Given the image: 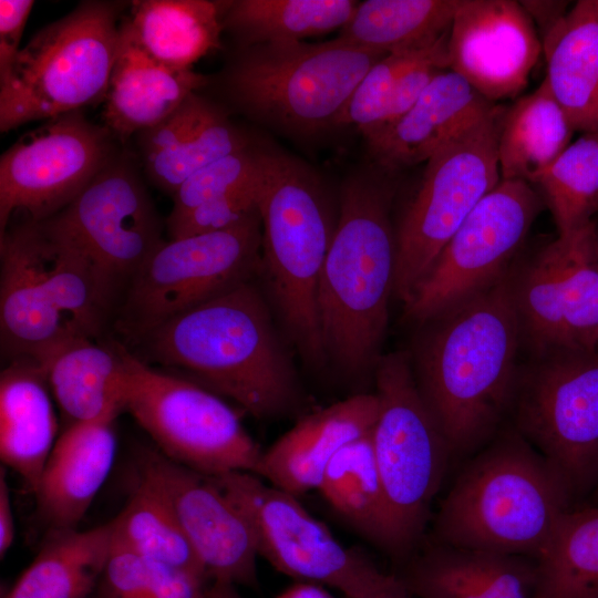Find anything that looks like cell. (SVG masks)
<instances>
[{"instance_id": "1", "label": "cell", "mask_w": 598, "mask_h": 598, "mask_svg": "<svg viewBox=\"0 0 598 598\" xmlns=\"http://www.w3.org/2000/svg\"><path fill=\"white\" fill-rule=\"evenodd\" d=\"M412 370L452 455L494 437L511 412L522 331L511 269L499 281L421 324Z\"/></svg>"}, {"instance_id": "2", "label": "cell", "mask_w": 598, "mask_h": 598, "mask_svg": "<svg viewBox=\"0 0 598 598\" xmlns=\"http://www.w3.org/2000/svg\"><path fill=\"white\" fill-rule=\"evenodd\" d=\"M130 346L144 362L183 371L258 419L281 415L299 400L292 362L252 279L166 320Z\"/></svg>"}, {"instance_id": "3", "label": "cell", "mask_w": 598, "mask_h": 598, "mask_svg": "<svg viewBox=\"0 0 598 598\" xmlns=\"http://www.w3.org/2000/svg\"><path fill=\"white\" fill-rule=\"evenodd\" d=\"M117 291L45 220L24 218L0 234L2 352L40 363L61 347L102 333Z\"/></svg>"}, {"instance_id": "4", "label": "cell", "mask_w": 598, "mask_h": 598, "mask_svg": "<svg viewBox=\"0 0 598 598\" xmlns=\"http://www.w3.org/2000/svg\"><path fill=\"white\" fill-rule=\"evenodd\" d=\"M392 192L357 176L346 183L321 271L318 307L327 360L348 374L374 369L389 320L396 266Z\"/></svg>"}, {"instance_id": "5", "label": "cell", "mask_w": 598, "mask_h": 598, "mask_svg": "<svg viewBox=\"0 0 598 598\" xmlns=\"http://www.w3.org/2000/svg\"><path fill=\"white\" fill-rule=\"evenodd\" d=\"M573 507L559 474L513 430L458 474L439 509L435 534L445 545L535 560Z\"/></svg>"}, {"instance_id": "6", "label": "cell", "mask_w": 598, "mask_h": 598, "mask_svg": "<svg viewBox=\"0 0 598 598\" xmlns=\"http://www.w3.org/2000/svg\"><path fill=\"white\" fill-rule=\"evenodd\" d=\"M259 213V271L298 353L306 363L320 367L328 360L318 291L336 228L320 184L296 159L268 153Z\"/></svg>"}, {"instance_id": "7", "label": "cell", "mask_w": 598, "mask_h": 598, "mask_svg": "<svg viewBox=\"0 0 598 598\" xmlns=\"http://www.w3.org/2000/svg\"><path fill=\"white\" fill-rule=\"evenodd\" d=\"M130 2L85 0L33 34L0 82V131L104 101Z\"/></svg>"}, {"instance_id": "8", "label": "cell", "mask_w": 598, "mask_h": 598, "mask_svg": "<svg viewBox=\"0 0 598 598\" xmlns=\"http://www.w3.org/2000/svg\"><path fill=\"white\" fill-rule=\"evenodd\" d=\"M243 49L225 73L231 101L250 116L301 133L334 126L362 78L389 54L340 38Z\"/></svg>"}, {"instance_id": "9", "label": "cell", "mask_w": 598, "mask_h": 598, "mask_svg": "<svg viewBox=\"0 0 598 598\" xmlns=\"http://www.w3.org/2000/svg\"><path fill=\"white\" fill-rule=\"evenodd\" d=\"M374 371L372 445L389 515V553L402 558L424 528L452 454L420 394L410 352L381 355Z\"/></svg>"}, {"instance_id": "10", "label": "cell", "mask_w": 598, "mask_h": 598, "mask_svg": "<svg viewBox=\"0 0 598 598\" xmlns=\"http://www.w3.org/2000/svg\"><path fill=\"white\" fill-rule=\"evenodd\" d=\"M514 430L559 474L573 503L598 487V347L563 349L520 365Z\"/></svg>"}, {"instance_id": "11", "label": "cell", "mask_w": 598, "mask_h": 598, "mask_svg": "<svg viewBox=\"0 0 598 598\" xmlns=\"http://www.w3.org/2000/svg\"><path fill=\"white\" fill-rule=\"evenodd\" d=\"M128 412L171 461L208 476L255 473L262 451L236 411L189 378L136 357L124 343Z\"/></svg>"}, {"instance_id": "12", "label": "cell", "mask_w": 598, "mask_h": 598, "mask_svg": "<svg viewBox=\"0 0 598 598\" xmlns=\"http://www.w3.org/2000/svg\"><path fill=\"white\" fill-rule=\"evenodd\" d=\"M260 213L218 231L169 238L147 258L123 290L115 328L130 343L260 270Z\"/></svg>"}, {"instance_id": "13", "label": "cell", "mask_w": 598, "mask_h": 598, "mask_svg": "<svg viewBox=\"0 0 598 598\" xmlns=\"http://www.w3.org/2000/svg\"><path fill=\"white\" fill-rule=\"evenodd\" d=\"M506 107L435 153L395 231L394 292L403 306L476 205L499 182L498 136Z\"/></svg>"}, {"instance_id": "14", "label": "cell", "mask_w": 598, "mask_h": 598, "mask_svg": "<svg viewBox=\"0 0 598 598\" xmlns=\"http://www.w3.org/2000/svg\"><path fill=\"white\" fill-rule=\"evenodd\" d=\"M246 517L262 556L299 581L329 586L347 598H370L394 577L341 545L297 499L250 472L210 476Z\"/></svg>"}, {"instance_id": "15", "label": "cell", "mask_w": 598, "mask_h": 598, "mask_svg": "<svg viewBox=\"0 0 598 598\" xmlns=\"http://www.w3.org/2000/svg\"><path fill=\"white\" fill-rule=\"evenodd\" d=\"M544 205L533 185L501 179L416 286L404 305L405 318L422 324L505 277Z\"/></svg>"}, {"instance_id": "16", "label": "cell", "mask_w": 598, "mask_h": 598, "mask_svg": "<svg viewBox=\"0 0 598 598\" xmlns=\"http://www.w3.org/2000/svg\"><path fill=\"white\" fill-rule=\"evenodd\" d=\"M592 220L511 268L523 347L532 357L598 347V260Z\"/></svg>"}, {"instance_id": "17", "label": "cell", "mask_w": 598, "mask_h": 598, "mask_svg": "<svg viewBox=\"0 0 598 598\" xmlns=\"http://www.w3.org/2000/svg\"><path fill=\"white\" fill-rule=\"evenodd\" d=\"M82 111L45 121L0 157V234L14 214L41 221L68 206L117 152Z\"/></svg>"}, {"instance_id": "18", "label": "cell", "mask_w": 598, "mask_h": 598, "mask_svg": "<svg viewBox=\"0 0 598 598\" xmlns=\"http://www.w3.org/2000/svg\"><path fill=\"white\" fill-rule=\"evenodd\" d=\"M124 290L163 244V221L137 166L117 152L62 210L44 219Z\"/></svg>"}, {"instance_id": "19", "label": "cell", "mask_w": 598, "mask_h": 598, "mask_svg": "<svg viewBox=\"0 0 598 598\" xmlns=\"http://www.w3.org/2000/svg\"><path fill=\"white\" fill-rule=\"evenodd\" d=\"M137 468L171 509L212 581L258 585L252 530L210 476L152 450L143 452Z\"/></svg>"}, {"instance_id": "20", "label": "cell", "mask_w": 598, "mask_h": 598, "mask_svg": "<svg viewBox=\"0 0 598 598\" xmlns=\"http://www.w3.org/2000/svg\"><path fill=\"white\" fill-rule=\"evenodd\" d=\"M543 52L538 31L514 0H461L448 32L450 70L495 103L523 91Z\"/></svg>"}, {"instance_id": "21", "label": "cell", "mask_w": 598, "mask_h": 598, "mask_svg": "<svg viewBox=\"0 0 598 598\" xmlns=\"http://www.w3.org/2000/svg\"><path fill=\"white\" fill-rule=\"evenodd\" d=\"M464 78L440 72L393 124L367 138L378 164L395 171L427 162L484 118L494 107Z\"/></svg>"}, {"instance_id": "22", "label": "cell", "mask_w": 598, "mask_h": 598, "mask_svg": "<svg viewBox=\"0 0 598 598\" xmlns=\"http://www.w3.org/2000/svg\"><path fill=\"white\" fill-rule=\"evenodd\" d=\"M379 400L360 393L303 416L267 451L254 474L295 496L318 489L333 456L369 433Z\"/></svg>"}, {"instance_id": "23", "label": "cell", "mask_w": 598, "mask_h": 598, "mask_svg": "<svg viewBox=\"0 0 598 598\" xmlns=\"http://www.w3.org/2000/svg\"><path fill=\"white\" fill-rule=\"evenodd\" d=\"M136 140L146 177L171 196L197 171L248 146L226 113L198 92Z\"/></svg>"}, {"instance_id": "24", "label": "cell", "mask_w": 598, "mask_h": 598, "mask_svg": "<svg viewBox=\"0 0 598 598\" xmlns=\"http://www.w3.org/2000/svg\"><path fill=\"white\" fill-rule=\"evenodd\" d=\"M207 81L194 70H175L150 55L124 18L103 101L104 126L115 138L125 142L161 123Z\"/></svg>"}, {"instance_id": "25", "label": "cell", "mask_w": 598, "mask_h": 598, "mask_svg": "<svg viewBox=\"0 0 598 598\" xmlns=\"http://www.w3.org/2000/svg\"><path fill=\"white\" fill-rule=\"evenodd\" d=\"M115 420L66 425L43 467L33 495L48 529L76 528L111 472Z\"/></svg>"}, {"instance_id": "26", "label": "cell", "mask_w": 598, "mask_h": 598, "mask_svg": "<svg viewBox=\"0 0 598 598\" xmlns=\"http://www.w3.org/2000/svg\"><path fill=\"white\" fill-rule=\"evenodd\" d=\"M396 576L417 598H534L537 584L535 560L442 543Z\"/></svg>"}, {"instance_id": "27", "label": "cell", "mask_w": 598, "mask_h": 598, "mask_svg": "<svg viewBox=\"0 0 598 598\" xmlns=\"http://www.w3.org/2000/svg\"><path fill=\"white\" fill-rule=\"evenodd\" d=\"M53 395L44 367L11 359L0 374V456L34 493L59 437Z\"/></svg>"}, {"instance_id": "28", "label": "cell", "mask_w": 598, "mask_h": 598, "mask_svg": "<svg viewBox=\"0 0 598 598\" xmlns=\"http://www.w3.org/2000/svg\"><path fill=\"white\" fill-rule=\"evenodd\" d=\"M68 425L101 419L115 420L124 412L126 367L124 343L74 340L41 363Z\"/></svg>"}, {"instance_id": "29", "label": "cell", "mask_w": 598, "mask_h": 598, "mask_svg": "<svg viewBox=\"0 0 598 598\" xmlns=\"http://www.w3.org/2000/svg\"><path fill=\"white\" fill-rule=\"evenodd\" d=\"M545 81L575 132H598V0H579L542 39Z\"/></svg>"}, {"instance_id": "30", "label": "cell", "mask_w": 598, "mask_h": 598, "mask_svg": "<svg viewBox=\"0 0 598 598\" xmlns=\"http://www.w3.org/2000/svg\"><path fill=\"white\" fill-rule=\"evenodd\" d=\"M113 540L112 522L87 530L48 529L35 558L6 598H91Z\"/></svg>"}, {"instance_id": "31", "label": "cell", "mask_w": 598, "mask_h": 598, "mask_svg": "<svg viewBox=\"0 0 598 598\" xmlns=\"http://www.w3.org/2000/svg\"><path fill=\"white\" fill-rule=\"evenodd\" d=\"M223 1L135 0L126 17L141 47L175 70L193 64L220 48Z\"/></svg>"}, {"instance_id": "32", "label": "cell", "mask_w": 598, "mask_h": 598, "mask_svg": "<svg viewBox=\"0 0 598 598\" xmlns=\"http://www.w3.org/2000/svg\"><path fill=\"white\" fill-rule=\"evenodd\" d=\"M574 132L544 79L505 110L497 145L501 179L532 185L570 144Z\"/></svg>"}, {"instance_id": "33", "label": "cell", "mask_w": 598, "mask_h": 598, "mask_svg": "<svg viewBox=\"0 0 598 598\" xmlns=\"http://www.w3.org/2000/svg\"><path fill=\"white\" fill-rule=\"evenodd\" d=\"M461 0H367L358 3L338 38L392 53L434 43L450 31Z\"/></svg>"}, {"instance_id": "34", "label": "cell", "mask_w": 598, "mask_h": 598, "mask_svg": "<svg viewBox=\"0 0 598 598\" xmlns=\"http://www.w3.org/2000/svg\"><path fill=\"white\" fill-rule=\"evenodd\" d=\"M358 2L352 0L223 1V28L243 47L301 41L343 28Z\"/></svg>"}, {"instance_id": "35", "label": "cell", "mask_w": 598, "mask_h": 598, "mask_svg": "<svg viewBox=\"0 0 598 598\" xmlns=\"http://www.w3.org/2000/svg\"><path fill=\"white\" fill-rule=\"evenodd\" d=\"M371 431L333 456L318 491L362 535L389 551V515Z\"/></svg>"}, {"instance_id": "36", "label": "cell", "mask_w": 598, "mask_h": 598, "mask_svg": "<svg viewBox=\"0 0 598 598\" xmlns=\"http://www.w3.org/2000/svg\"><path fill=\"white\" fill-rule=\"evenodd\" d=\"M535 563L534 598H597L598 505L564 513Z\"/></svg>"}, {"instance_id": "37", "label": "cell", "mask_w": 598, "mask_h": 598, "mask_svg": "<svg viewBox=\"0 0 598 598\" xmlns=\"http://www.w3.org/2000/svg\"><path fill=\"white\" fill-rule=\"evenodd\" d=\"M111 522L114 537L144 559L208 577L168 506L141 476L124 508Z\"/></svg>"}, {"instance_id": "38", "label": "cell", "mask_w": 598, "mask_h": 598, "mask_svg": "<svg viewBox=\"0 0 598 598\" xmlns=\"http://www.w3.org/2000/svg\"><path fill=\"white\" fill-rule=\"evenodd\" d=\"M532 185L549 207L558 236L591 223L598 212V132L581 134Z\"/></svg>"}, {"instance_id": "39", "label": "cell", "mask_w": 598, "mask_h": 598, "mask_svg": "<svg viewBox=\"0 0 598 598\" xmlns=\"http://www.w3.org/2000/svg\"><path fill=\"white\" fill-rule=\"evenodd\" d=\"M266 164L267 153L249 146L220 157L176 189L167 218L178 217L208 200L259 186L265 178Z\"/></svg>"}, {"instance_id": "40", "label": "cell", "mask_w": 598, "mask_h": 598, "mask_svg": "<svg viewBox=\"0 0 598 598\" xmlns=\"http://www.w3.org/2000/svg\"><path fill=\"white\" fill-rule=\"evenodd\" d=\"M424 48L392 52L379 60L357 85L334 126L354 125L365 140L377 133L399 76Z\"/></svg>"}, {"instance_id": "41", "label": "cell", "mask_w": 598, "mask_h": 598, "mask_svg": "<svg viewBox=\"0 0 598 598\" xmlns=\"http://www.w3.org/2000/svg\"><path fill=\"white\" fill-rule=\"evenodd\" d=\"M262 184L208 200L178 217L166 218L169 238L224 230L245 221L259 213Z\"/></svg>"}, {"instance_id": "42", "label": "cell", "mask_w": 598, "mask_h": 598, "mask_svg": "<svg viewBox=\"0 0 598 598\" xmlns=\"http://www.w3.org/2000/svg\"><path fill=\"white\" fill-rule=\"evenodd\" d=\"M150 585L147 560L114 537L93 598H147Z\"/></svg>"}, {"instance_id": "43", "label": "cell", "mask_w": 598, "mask_h": 598, "mask_svg": "<svg viewBox=\"0 0 598 598\" xmlns=\"http://www.w3.org/2000/svg\"><path fill=\"white\" fill-rule=\"evenodd\" d=\"M151 585L147 598H205L212 580L203 574L147 560Z\"/></svg>"}, {"instance_id": "44", "label": "cell", "mask_w": 598, "mask_h": 598, "mask_svg": "<svg viewBox=\"0 0 598 598\" xmlns=\"http://www.w3.org/2000/svg\"><path fill=\"white\" fill-rule=\"evenodd\" d=\"M33 4L32 0L0 1V82L9 75L21 50L20 42Z\"/></svg>"}, {"instance_id": "45", "label": "cell", "mask_w": 598, "mask_h": 598, "mask_svg": "<svg viewBox=\"0 0 598 598\" xmlns=\"http://www.w3.org/2000/svg\"><path fill=\"white\" fill-rule=\"evenodd\" d=\"M537 25L542 38L546 35L568 12L567 1H519ZM538 31V32H539ZM540 38V39H542Z\"/></svg>"}, {"instance_id": "46", "label": "cell", "mask_w": 598, "mask_h": 598, "mask_svg": "<svg viewBox=\"0 0 598 598\" xmlns=\"http://www.w3.org/2000/svg\"><path fill=\"white\" fill-rule=\"evenodd\" d=\"M16 527L10 492L2 467L0 473V557L3 558L14 540Z\"/></svg>"}, {"instance_id": "47", "label": "cell", "mask_w": 598, "mask_h": 598, "mask_svg": "<svg viewBox=\"0 0 598 598\" xmlns=\"http://www.w3.org/2000/svg\"><path fill=\"white\" fill-rule=\"evenodd\" d=\"M277 598H338L323 586L299 581L282 591Z\"/></svg>"}, {"instance_id": "48", "label": "cell", "mask_w": 598, "mask_h": 598, "mask_svg": "<svg viewBox=\"0 0 598 598\" xmlns=\"http://www.w3.org/2000/svg\"><path fill=\"white\" fill-rule=\"evenodd\" d=\"M370 598H411V594L408 591L402 581L394 575L393 579L377 591Z\"/></svg>"}, {"instance_id": "49", "label": "cell", "mask_w": 598, "mask_h": 598, "mask_svg": "<svg viewBox=\"0 0 598 598\" xmlns=\"http://www.w3.org/2000/svg\"><path fill=\"white\" fill-rule=\"evenodd\" d=\"M205 598H241L236 585L227 581H213Z\"/></svg>"}, {"instance_id": "50", "label": "cell", "mask_w": 598, "mask_h": 598, "mask_svg": "<svg viewBox=\"0 0 598 598\" xmlns=\"http://www.w3.org/2000/svg\"><path fill=\"white\" fill-rule=\"evenodd\" d=\"M595 246H596V255H597V260H598V226L596 228V243H595Z\"/></svg>"}, {"instance_id": "51", "label": "cell", "mask_w": 598, "mask_h": 598, "mask_svg": "<svg viewBox=\"0 0 598 598\" xmlns=\"http://www.w3.org/2000/svg\"><path fill=\"white\" fill-rule=\"evenodd\" d=\"M594 495L596 496V498H598V487H597V489L595 491Z\"/></svg>"}, {"instance_id": "52", "label": "cell", "mask_w": 598, "mask_h": 598, "mask_svg": "<svg viewBox=\"0 0 598 598\" xmlns=\"http://www.w3.org/2000/svg\"><path fill=\"white\" fill-rule=\"evenodd\" d=\"M91 598H93V596Z\"/></svg>"}, {"instance_id": "53", "label": "cell", "mask_w": 598, "mask_h": 598, "mask_svg": "<svg viewBox=\"0 0 598 598\" xmlns=\"http://www.w3.org/2000/svg\"><path fill=\"white\" fill-rule=\"evenodd\" d=\"M598 598V597H597Z\"/></svg>"}]
</instances>
